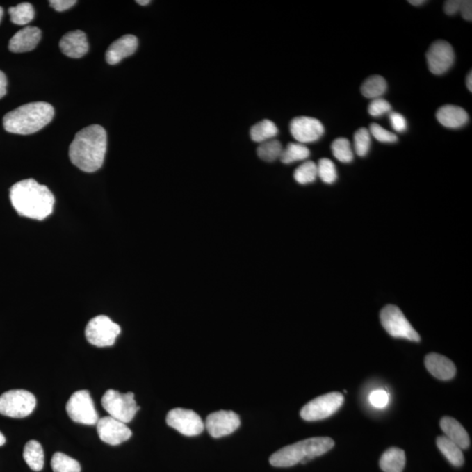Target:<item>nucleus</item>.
Instances as JSON below:
<instances>
[{"label":"nucleus","mask_w":472,"mask_h":472,"mask_svg":"<svg viewBox=\"0 0 472 472\" xmlns=\"http://www.w3.org/2000/svg\"><path fill=\"white\" fill-rule=\"evenodd\" d=\"M355 150L359 157H366L371 146V134L366 128H361L357 130L353 137Z\"/></svg>","instance_id":"33"},{"label":"nucleus","mask_w":472,"mask_h":472,"mask_svg":"<svg viewBox=\"0 0 472 472\" xmlns=\"http://www.w3.org/2000/svg\"><path fill=\"white\" fill-rule=\"evenodd\" d=\"M137 3L140 6H147L150 4L151 1L150 0H145V1H144V0H138Z\"/></svg>","instance_id":"46"},{"label":"nucleus","mask_w":472,"mask_h":472,"mask_svg":"<svg viewBox=\"0 0 472 472\" xmlns=\"http://www.w3.org/2000/svg\"><path fill=\"white\" fill-rule=\"evenodd\" d=\"M35 407V396L26 390H9L0 396V414L11 418L29 416Z\"/></svg>","instance_id":"7"},{"label":"nucleus","mask_w":472,"mask_h":472,"mask_svg":"<svg viewBox=\"0 0 472 472\" xmlns=\"http://www.w3.org/2000/svg\"><path fill=\"white\" fill-rule=\"evenodd\" d=\"M368 131L370 134H371L376 140L382 143H396L398 140V138H397L396 134L385 130L384 128H382L380 125L377 124H370Z\"/></svg>","instance_id":"35"},{"label":"nucleus","mask_w":472,"mask_h":472,"mask_svg":"<svg viewBox=\"0 0 472 472\" xmlns=\"http://www.w3.org/2000/svg\"><path fill=\"white\" fill-rule=\"evenodd\" d=\"M388 84L382 76H370L363 83L361 86V93L363 96L368 99H376L380 98L386 93Z\"/></svg>","instance_id":"26"},{"label":"nucleus","mask_w":472,"mask_h":472,"mask_svg":"<svg viewBox=\"0 0 472 472\" xmlns=\"http://www.w3.org/2000/svg\"><path fill=\"white\" fill-rule=\"evenodd\" d=\"M462 16L467 22L472 20V2L471 0H462L460 11Z\"/></svg>","instance_id":"41"},{"label":"nucleus","mask_w":472,"mask_h":472,"mask_svg":"<svg viewBox=\"0 0 472 472\" xmlns=\"http://www.w3.org/2000/svg\"><path fill=\"white\" fill-rule=\"evenodd\" d=\"M334 444V441L330 437L308 438L277 451L270 457V463L274 467L281 468L307 464L314 458L328 453Z\"/></svg>","instance_id":"4"},{"label":"nucleus","mask_w":472,"mask_h":472,"mask_svg":"<svg viewBox=\"0 0 472 472\" xmlns=\"http://www.w3.org/2000/svg\"><path fill=\"white\" fill-rule=\"evenodd\" d=\"M138 47L137 37L131 35H124L111 44L107 50L105 57L110 65L120 63L124 58L132 56Z\"/></svg>","instance_id":"17"},{"label":"nucleus","mask_w":472,"mask_h":472,"mask_svg":"<svg viewBox=\"0 0 472 472\" xmlns=\"http://www.w3.org/2000/svg\"><path fill=\"white\" fill-rule=\"evenodd\" d=\"M166 423L186 437L198 436L203 432L205 424L195 411L174 409L166 416Z\"/></svg>","instance_id":"11"},{"label":"nucleus","mask_w":472,"mask_h":472,"mask_svg":"<svg viewBox=\"0 0 472 472\" xmlns=\"http://www.w3.org/2000/svg\"><path fill=\"white\" fill-rule=\"evenodd\" d=\"M12 205L19 215L42 220L52 213L54 196L46 186L33 179L16 183L10 190Z\"/></svg>","instance_id":"2"},{"label":"nucleus","mask_w":472,"mask_h":472,"mask_svg":"<svg viewBox=\"0 0 472 472\" xmlns=\"http://www.w3.org/2000/svg\"><path fill=\"white\" fill-rule=\"evenodd\" d=\"M318 178L317 164L312 161L304 162L294 172V179L301 185L314 182Z\"/></svg>","instance_id":"32"},{"label":"nucleus","mask_w":472,"mask_h":472,"mask_svg":"<svg viewBox=\"0 0 472 472\" xmlns=\"http://www.w3.org/2000/svg\"><path fill=\"white\" fill-rule=\"evenodd\" d=\"M344 400V396L339 392L318 396L304 406L300 411V416L308 422L327 419L341 409Z\"/></svg>","instance_id":"9"},{"label":"nucleus","mask_w":472,"mask_h":472,"mask_svg":"<svg viewBox=\"0 0 472 472\" xmlns=\"http://www.w3.org/2000/svg\"><path fill=\"white\" fill-rule=\"evenodd\" d=\"M6 88H8V78L6 74L0 70V99L6 95Z\"/></svg>","instance_id":"42"},{"label":"nucleus","mask_w":472,"mask_h":472,"mask_svg":"<svg viewBox=\"0 0 472 472\" xmlns=\"http://www.w3.org/2000/svg\"><path fill=\"white\" fill-rule=\"evenodd\" d=\"M405 465L406 454L396 447L389 448L380 459V467L384 472H402Z\"/></svg>","instance_id":"22"},{"label":"nucleus","mask_w":472,"mask_h":472,"mask_svg":"<svg viewBox=\"0 0 472 472\" xmlns=\"http://www.w3.org/2000/svg\"><path fill=\"white\" fill-rule=\"evenodd\" d=\"M409 3L412 6H420L425 4L426 1L425 0H409Z\"/></svg>","instance_id":"44"},{"label":"nucleus","mask_w":472,"mask_h":472,"mask_svg":"<svg viewBox=\"0 0 472 472\" xmlns=\"http://www.w3.org/2000/svg\"><path fill=\"white\" fill-rule=\"evenodd\" d=\"M292 137L300 144H309L319 140L325 133L324 125L314 117L294 118L290 124Z\"/></svg>","instance_id":"14"},{"label":"nucleus","mask_w":472,"mask_h":472,"mask_svg":"<svg viewBox=\"0 0 472 472\" xmlns=\"http://www.w3.org/2000/svg\"><path fill=\"white\" fill-rule=\"evenodd\" d=\"M11 22L15 25H27L35 18V12L33 6L30 3H22L15 8L8 10Z\"/></svg>","instance_id":"28"},{"label":"nucleus","mask_w":472,"mask_h":472,"mask_svg":"<svg viewBox=\"0 0 472 472\" xmlns=\"http://www.w3.org/2000/svg\"><path fill=\"white\" fill-rule=\"evenodd\" d=\"M54 115L52 105L45 101H35L10 111L3 118V127L9 133L33 134L49 124Z\"/></svg>","instance_id":"3"},{"label":"nucleus","mask_w":472,"mask_h":472,"mask_svg":"<svg viewBox=\"0 0 472 472\" xmlns=\"http://www.w3.org/2000/svg\"><path fill=\"white\" fill-rule=\"evenodd\" d=\"M70 419L84 425H95L99 420L92 398L88 390H79L71 396L66 404Z\"/></svg>","instance_id":"10"},{"label":"nucleus","mask_w":472,"mask_h":472,"mask_svg":"<svg viewBox=\"0 0 472 472\" xmlns=\"http://www.w3.org/2000/svg\"><path fill=\"white\" fill-rule=\"evenodd\" d=\"M24 460L33 471H42L44 466V451L42 444L35 440L29 441L24 447Z\"/></svg>","instance_id":"23"},{"label":"nucleus","mask_w":472,"mask_h":472,"mask_svg":"<svg viewBox=\"0 0 472 472\" xmlns=\"http://www.w3.org/2000/svg\"><path fill=\"white\" fill-rule=\"evenodd\" d=\"M240 425V417L233 411H217L210 414L206 421V430L213 438L229 436Z\"/></svg>","instance_id":"15"},{"label":"nucleus","mask_w":472,"mask_h":472,"mask_svg":"<svg viewBox=\"0 0 472 472\" xmlns=\"http://www.w3.org/2000/svg\"><path fill=\"white\" fill-rule=\"evenodd\" d=\"M383 328L393 338L405 339L407 341L420 342L421 337L407 320L405 315L396 305L389 304L382 309L380 314Z\"/></svg>","instance_id":"6"},{"label":"nucleus","mask_w":472,"mask_h":472,"mask_svg":"<svg viewBox=\"0 0 472 472\" xmlns=\"http://www.w3.org/2000/svg\"><path fill=\"white\" fill-rule=\"evenodd\" d=\"M437 120L444 127L458 129L467 124L469 115L463 108L455 105H446L437 111Z\"/></svg>","instance_id":"21"},{"label":"nucleus","mask_w":472,"mask_h":472,"mask_svg":"<svg viewBox=\"0 0 472 472\" xmlns=\"http://www.w3.org/2000/svg\"><path fill=\"white\" fill-rule=\"evenodd\" d=\"M3 15H4V9H3L1 6H0V22H1Z\"/></svg>","instance_id":"47"},{"label":"nucleus","mask_w":472,"mask_h":472,"mask_svg":"<svg viewBox=\"0 0 472 472\" xmlns=\"http://www.w3.org/2000/svg\"><path fill=\"white\" fill-rule=\"evenodd\" d=\"M284 148L281 142L277 139L261 143L257 148V155L266 162H273L280 158Z\"/></svg>","instance_id":"29"},{"label":"nucleus","mask_w":472,"mask_h":472,"mask_svg":"<svg viewBox=\"0 0 472 472\" xmlns=\"http://www.w3.org/2000/svg\"><path fill=\"white\" fill-rule=\"evenodd\" d=\"M438 449L443 453L447 460L454 466L460 467L464 463L463 451L459 447L446 437H438L437 439Z\"/></svg>","instance_id":"24"},{"label":"nucleus","mask_w":472,"mask_h":472,"mask_svg":"<svg viewBox=\"0 0 472 472\" xmlns=\"http://www.w3.org/2000/svg\"><path fill=\"white\" fill-rule=\"evenodd\" d=\"M427 63L431 73L440 76L446 73L455 63L453 46L444 40H437L426 54Z\"/></svg>","instance_id":"12"},{"label":"nucleus","mask_w":472,"mask_h":472,"mask_svg":"<svg viewBox=\"0 0 472 472\" xmlns=\"http://www.w3.org/2000/svg\"><path fill=\"white\" fill-rule=\"evenodd\" d=\"M389 120L390 123H391V127L396 131L403 132L407 130V120L402 114L392 112L389 115Z\"/></svg>","instance_id":"38"},{"label":"nucleus","mask_w":472,"mask_h":472,"mask_svg":"<svg viewBox=\"0 0 472 472\" xmlns=\"http://www.w3.org/2000/svg\"><path fill=\"white\" fill-rule=\"evenodd\" d=\"M120 332V325L104 315L91 319L85 329L87 341L97 348L113 345Z\"/></svg>","instance_id":"8"},{"label":"nucleus","mask_w":472,"mask_h":472,"mask_svg":"<svg viewBox=\"0 0 472 472\" xmlns=\"http://www.w3.org/2000/svg\"><path fill=\"white\" fill-rule=\"evenodd\" d=\"M59 45L65 56L74 59L83 57L88 51L87 36L81 30L67 33L60 40Z\"/></svg>","instance_id":"19"},{"label":"nucleus","mask_w":472,"mask_h":472,"mask_svg":"<svg viewBox=\"0 0 472 472\" xmlns=\"http://www.w3.org/2000/svg\"><path fill=\"white\" fill-rule=\"evenodd\" d=\"M461 0H448L444 3V12L448 15H456L460 11Z\"/></svg>","instance_id":"40"},{"label":"nucleus","mask_w":472,"mask_h":472,"mask_svg":"<svg viewBox=\"0 0 472 472\" xmlns=\"http://www.w3.org/2000/svg\"><path fill=\"white\" fill-rule=\"evenodd\" d=\"M6 443V437L4 434L1 433V431H0V446H4Z\"/></svg>","instance_id":"45"},{"label":"nucleus","mask_w":472,"mask_h":472,"mask_svg":"<svg viewBox=\"0 0 472 472\" xmlns=\"http://www.w3.org/2000/svg\"><path fill=\"white\" fill-rule=\"evenodd\" d=\"M466 86L469 90V91H472V72L470 71V73L468 74L467 78H466Z\"/></svg>","instance_id":"43"},{"label":"nucleus","mask_w":472,"mask_h":472,"mask_svg":"<svg viewBox=\"0 0 472 472\" xmlns=\"http://www.w3.org/2000/svg\"><path fill=\"white\" fill-rule=\"evenodd\" d=\"M97 428L100 439L112 446H120L132 436L131 430L127 423L111 416H105L98 420Z\"/></svg>","instance_id":"13"},{"label":"nucleus","mask_w":472,"mask_h":472,"mask_svg":"<svg viewBox=\"0 0 472 472\" xmlns=\"http://www.w3.org/2000/svg\"><path fill=\"white\" fill-rule=\"evenodd\" d=\"M76 3V0H50L49 1L51 8L56 10L57 12L66 11V10L72 8Z\"/></svg>","instance_id":"39"},{"label":"nucleus","mask_w":472,"mask_h":472,"mask_svg":"<svg viewBox=\"0 0 472 472\" xmlns=\"http://www.w3.org/2000/svg\"><path fill=\"white\" fill-rule=\"evenodd\" d=\"M309 157H310V150L307 145L300 144V143H290L282 152L280 159L284 164L288 165L294 162L305 161Z\"/></svg>","instance_id":"27"},{"label":"nucleus","mask_w":472,"mask_h":472,"mask_svg":"<svg viewBox=\"0 0 472 472\" xmlns=\"http://www.w3.org/2000/svg\"><path fill=\"white\" fill-rule=\"evenodd\" d=\"M428 371L431 375L441 380H450L453 379L457 373V368L454 363L446 356L438 353H430L424 359Z\"/></svg>","instance_id":"18"},{"label":"nucleus","mask_w":472,"mask_h":472,"mask_svg":"<svg viewBox=\"0 0 472 472\" xmlns=\"http://www.w3.org/2000/svg\"><path fill=\"white\" fill-rule=\"evenodd\" d=\"M391 111V104L382 97L372 100L368 106V113L375 117L389 113Z\"/></svg>","instance_id":"36"},{"label":"nucleus","mask_w":472,"mask_h":472,"mask_svg":"<svg viewBox=\"0 0 472 472\" xmlns=\"http://www.w3.org/2000/svg\"><path fill=\"white\" fill-rule=\"evenodd\" d=\"M101 405L110 416L124 423L131 422L139 409L133 393H121L113 389L104 393Z\"/></svg>","instance_id":"5"},{"label":"nucleus","mask_w":472,"mask_h":472,"mask_svg":"<svg viewBox=\"0 0 472 472\" xmlns=\"http://www.w3.org/2000/svg\"><path fill=\"white\" fill-rule=\"evenodd\" d=\"M42 39V30L36 26H26L10 40L8 49L13 53H26L35 49Z\"/></svg>","instance_id":"16"},{"label":"nucleus","mask_w":472,"mask_h":472,"mask_svg":"<svg viewBox=\"0 0 472 472\" xmlns=\"http://www.w3.org/2000/svg\"><path fill=\"white\" fill-rule=\"evenodd\" d=\"M332 152L339 161L348 164L353 161V152L351 144L348 138H339L332 144Z\"/></svg>","instance_id":"31"},{"label":"nucleus","mask_w":472,"mask_h":472,"mask_svg":"<svg viewBox=\"0 0 472 472\" xmlns=\"http://www.w3.org/2000/svg\"><path fill=\"white\" fill-rule=\"evenodd\" d=\"M51 466L54 472H81V465L74 458L62 453H54Z\"/></svg>","instance_id":"30"},{"label":"nucleus","mask_w":472,"mask_h":472,"mask_svg":"<svg viewBox=\"0 0 472 472\" xmlns=\"http://www.w3.org/2000/svg\"><path fill=\"white\" fill-rule=\"evenodd\" d=\"M369 400L373 407L382 409V407H385L388 405L389 396L384 390H375V391L370 393Z\"/></svg>","instance_id":"37"},{"label":"nucleus","mask_w":472,"mask_h":472,"mask_svg":"<svg viewBox=\"0 0 472 472\" xmlns=\"http://www.w3.org/2000/svg\"><path fill=\"white\" fill-rule=\"evenodd\" d=\"M106 151V131L101 125L93 124L77 132L69 154L76 168L85 172H94L103 165Z\"/></svg>","instance_id":"1"},{"label":"nucleus","mask_w":472,"mask_h":472,"mask_svg":"<svg viewBox=\"0 0 472 472\" xmlns=\"http://www.w3.org/2000/svg\"><path fill=\"white\" fill-rule=\"evenodd\" d=\"M278 128L270 120H263L254 124L250 130V137L254 142L261 143L271 140L277 137Z\"/></svg>","instance_id":"25"},{"label":"nucleus","mask_w":472,"mask_h":472,"mask_svg":"<svg viewBox=\"0 0 472 472\" xmlns=\"http://www.w3.org/2000/svg\"><path fill=\"white\" fill-rule=\"evenodd\" d=\"M318 177L323 182L327 184H332L338 178L337 170L334 162L328 158H322L317 165Z\"/></svg>","instance_id":"34"},{"label":"nucleus","mask_w":472,"mask_h":472,"mask_svg":"<svg viewBox=\"0 0 472 472\" xmlns=\"http://www.w3.org/2000/svg\"><path fill=\"white\" fill-rule=\"evenodd\" d=\"M440 427L446 434V437L456 443L460 449L467 450L470 447V437L467 431L456 419L450 416H444L440 421Z\"/></svg>","instance_id":"20"}]
</instances>
